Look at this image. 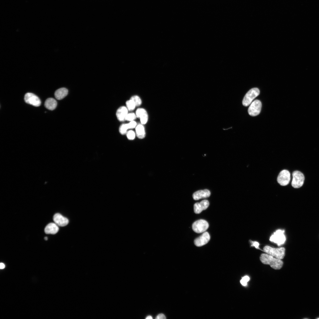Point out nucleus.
Here are the masks:
<instances>
[{
	"instance_id": "28",
	"label": "nucleus",
	"mask_w": 319,
	"mask_h": 319,
	"mask_svg": "<svg viewBox=\"0 0 319 319\" xmlns=\"http://www.w3.org/2000/svg\"><path fill=\"white\" fill-rule=\"evenodd\" d=\"M5 266L4 263H1L0 264V268L1 269H3L5 268Z\"/></svg>"
},
{
	"instance_id": "20",
	"label": "nucleus",
	"mask_w": 319,
	"mask_h": 319,
	"mask_svg": "<svg viewBox=\"0 0 319 319\" xmlns=\"http://www.w3.org/2000/svg\"><path fill=\"white\" fill-rule=\"evenodd\" d=\"M57 102L56 100L52 98H48L45 100L44 105L47 109L53 110L56 108Z\"/></svg>"
},
{
	"instance_id": "3",
	"label": "nucleus",
	"mask_w": 319,
	"mask_h": 319,
	"mask_svg": "<svg viewBox=\"0 0 319 319\" xmlns=\"http://www.w3.org/2000/svg\"><path fill=\"white\" fill-rule=\"evenodd\" d=\"M292 175L293 179L291 183L292 186L295 188H299L302 187L305 180V176L303 174L299 171L296 170L293 172Z\"/></svg>"
},
{
	"instance_id": "17",
	"label": "nucleus",
	"mask_w": 319,
	"mask_h": 319,
	"mask_svg": "<svg viewBox=\"0 0 319 319\" xmlns=\"http://www.w3.org/2000/svg\"><path fill=\"white\" fill-rule=\"evenodd\" d=\"M58 230V225L53 223L48 224L45 227L44 229L45 232L47 234H55L56 233Z\"/></svg>"
},
{
	"instance_id": "22",
	"label": "nucleus",
	"mask_w": 319,
	"mask_h": 319,
	"mask_svg": "<svg viewBox=\"0 0 319 319\" xmlns=\"http://www.w3.org/2000/svg\"><path fill=\"white\" fill-rule=\"evenodd\" d=\"M130 99L132 100L135 103L136 107L140 106L142 103L141 99L138 95H135L132 96L130 98Z\"/></svg>"
},
{
	"instance_id": "2",
	"label": "nucleus",
	"mask_w": 319,
	"mask_h": 319,
	"mask_svg": "<svg viewBox=\"0 0 319 319\" xmlns=\"http://www.w3.org/2000/svg\"><path fill=\"white\" fill-rule=\"evenodd\" d=\"M263 250L267 254L281 260L283 259L285 256V250L283 247L275 248L266 246L264 247Z\"/></svg>"
},
{
	"instance_id": "25",
	"label": "nucleus",
	"mask_w": 319,
	"mask_h": 319,
	"mask_svg": "<svg viewBox=\"0 0 319 319\" xmlns=\"http://www.w3.org/2000/svg\"><path fill=\"white\" fill-rule=\"evenodd\" d=\"M250 278L248 276H245L243 277L240 281L241 284L244 286H245L247 282L249 280Z\"/></svg>"
},
{
	"instance_id": "8",
	"label": "nucleus",
	"mask_w": 319,
	"mask_h": 319,
	"mask_svg": "<svg viewBox=\"0 0 319 319\" xmlns=\"http://www.w3.org/2000/svg\"><path fill=\"white\" fill-rule=\"evenodd\" d=\"M290 180V174L289 171L284 170L280 172L277 177L278 183L282 186H286L289 183Z\"/></svg>"
},
{
	"instance_id": "12",
	"label": "nucleus",
	"mask_w": 319,
	"mask_h": 319,
	"mask_svg": "<svg viewBox=\"0 0 319 319\" xmlns=\"http://www.w3.org/2000/svg\"><path fill=\"white\" fill-rule=\"evenodd\" d=\"M53 219L55 223L57 225L61 227L66 225L69 222L67 218L59 213L55 214L53 216Z\"/></svg>"
},
{
	"instance_id": "27",
	"label": "nucleus",
	"mask_w": 319,
	"mask_h": 319,
	"mask_svg": "<svg viewBox=\"0 0 319 319\" xmlns=\"http://www.w3.org/2000/svg\"><path fill=\"white\" fill-rule=\"evenodd\" d=\"M252 246L255 247L256 248H258L259 244L257 242H252Z\"/></svg>"
},
{
	"instance_id": "30",
	"label": "nucleus",
	"mask_w": 319,
	"mask_h": 319,
	"mask_svg": "<svg viewBox=\"0 0 319 319\" xmlns=\"http://www.w3.org/2000/svg\"><path fill=\"white\" fill-rule=\"evenodd\" d=\"M44 239H45V240H48V237H44Z\"/></svg>"
},
{
	"instance_id": "29",
	"label": "nucleus",
	"mask_w": 319,
	"mask_h": 319,
	"mask_svg": "<svg viewBox=\"0 0 319 319\" xmlns=\"http://www.w3.org/2000/svg\"><path fill=\"white\" fill-rule=\"evenodd\" d=\"M146 319H152V317L151 315H149L147 317Z\"/></svg>"
},
{
	"instance_id": "9",
	"label": "nucleus",
	"mask_w": 319,
	"mask_h": 319,
	"mask_svg": "<svg viewBox=\"0 0 319 319\" xmlns=\"http://www.w3.org/2000/svg\"><path fill=\"white\" fill-rule=\"evenodd\" d=\"M24 100L26 103L36 107L40 106L41 103L39 98L31 93H27L25 94Z\"/></svg>"
},
{
	"instance_id": "21",
	"label": "nucleus",
	"mask_w": 319,
	"mask_h": 319,
	"mask_svg": "<svg viewBox=\"0 0 319 319\" xmlns=\"http://www.w3.org/2000/svg\"><path fill=\"white\" fill-rule=\"evenodd\" d=\"M126 105L128 110L129 111L134 110L136 107L134 102L130 99L126 101Z\"/></svg>"
},
{
	"instance_id": "18",
	"label": "nucleus",
	"mask_w": 319,
	"mask_h": 319,
	"mask_svg": "<svg viewBox=\"0 0 319 319\" xmlns=\"http://www.w3.org/2000/svg\"><path fill=\"white\" fill-rule=\"evenodd\" d=\"M68 90L65 88H61L57 89L55 92L54 95L58 100H61L65 97L68 94Z\"/></svg>"
},
{
	"instance_id": "19",
	"label": "nucleus",
	"mask_w": 319,
	"mask_h": 319,
	"mask_svg": "<svg viewBox=\"0 0 319 319\" xmlns=\"http://www.w3.org/2000/svg\"><path fill=\"white\" fill-rule=\"evenodd\" d=\"M136 134L139 139L144 138L146 136L145 128L143 124H138L135 127Z\"/></svg>"
},
{
	"instance_id": "7",
	"label": "nucleus",
	"mask_w": 319,
	"mask_h": 319,
	"mask_svg": "<svg viewBox=\"0 0 319 319\" xmlns=\"http://www.w3.org/2000/svg\"><path fill=\"white\" fill-rule=\"evenodd\" d=\"M262 107V104L259 100H256L251 104L248 110L249 115L251 116H257L260 113Z\"/></svg>"
},
{
	"instance_id": "10",
	"label": "nucleus",
	"mask_w": 319,
	"mask_h": 319,
	"mask_svg": "<svg viewBox=\"0 0 319 319\" xmlns=\"http://www.w3.org/2000/svg\"><path fill=\"white\" fill-rule=\"evenodd\" d=\"M210 236L207 232H205L194 240L195 245L197 247H201L207 244L210 240Z\"/></svg>"
},
{
	"instance_id": "16",
	"label": "nucleus",
	"mask_w": 319,
	"mask_h": 319,
	"mask_svg": "<svg viewBox=\"0 0 319 319\" xmlns=\"http://www.w3.org/2000/svg\"><path fill=\"white\" fill-rule=\"evenodd\" d=\"M128 111L126 106H122L119 108L116 112V115L118 120L120 121L125 120L126 116L128 113Z\"/></svg>"
},
{
	"instance_id": "4",
	"label": "nucleus",
	"mask_w": 319,
	"mask_h": 319,
	"mask_svg": "<svg viewBox=\"0 0 319 319\" xmlns=\"http://www.w3.org/2000/svg\"><path fill=\"white\" fill-rule=\"evenodd\" d=\"M260 94V91L257 88H253L250 89L246 94L242 101L243 105L247 106L253 100L258 96Z\"/></svg>"
},
{
	"instance_id": "24",
	"label": "nucleus",
	"mask_w": 319,
	"mask_h": 319,
	"mask_svg": "<svg viewBox=\"0 0 319 319\" xmlns=\"http://www.w3.org/2000/svg\"><path fill=\"white\" fill-rule=\"evenodd\" d=\"M126 136L127 138L130 140L134 139L136 136V133L133 130H130L127 131Z\"/></svg>"
},
{
	"instance_id": "15",
	"label": "nucleus",
	"mask_w": 319,
	"mask_h": 319,
	"mask_svg": "<svg viewBox=\"0 0 319 319\" xmlns=\"http://www.w3.org/2000/svg\"><path fill=\"white\" fill-rule=\"evenodd\" d=\"M136 126L137 123L134 121H130L128 123L123 124L119 128V132L122 135L125 134H126L128 130L135 128Z\"/></svg>"
},
{
	"instance_id": "13",
	"label": "nucleus",
	"mask_w": 319,
	"mask_h": 319,
	"mask_svg": "<svg viewBox=\"0 0 319 319\" xmlns=\"http://www.w3.org/2000/svg\"><path fill=\"white\" fill-rule=\"evenodd\" d=\"M209 205V201L206 200H202L199 203H196L194 205V210L195 213L198 214L203 210L206 209Z\"/></svg>"
},
{
	"instance_id": "11",
	"label": "nucleus",
	"mask_w": 319,
	"mask_h": 319,
	"mask_svg": "<svg viewBox=\"0 0 319 319\" xmlns=\"http://www.w3.org/2000/svg\"><path fill=\"white\" fill-rule=\"evenodd\" d=\"M136 117L140 119L141 123L144 125L147 123L148 119V115L147 111L144 108H139L136 112Z\"/></svg>"
},
{
	"instance_id": "23",
	"label": "nucleus",
	"mask_w": 319,
	"mask_h": 319,
	"mask_svg": "<svg viewBox=\"0 0 319 319\" xmlns=\"http://www.w3.org/2000/svg\"><path fill=\"white\" fill-rule=\"evenodd\" d=\"M136 118V113H128L126 116L125 120L130 121H134Z\"/></svg>"
},
{
	"instance_id": "6",
	"label": "nucleus",
	"mask_w": 319,
	"mask_h": 319,
	"mask_svg": "<svg viewBox=\"0 0 319 319\" xmlns=\"http://www.w3.org/2000/svg\"><path fill=\"white\" fill-rule=\"evenodd\" d=\"M208 222L204 219H199L195 222L192 224V228L195 232L200 233L205 231L208 228Z\"/></svg>"
},
{
	"instance_id": "5",
	"label": "nucleus",
	"mask_w": 319,
	"mask_h": 319,
	"mask_svg": "<svg viewBox=\"0 0 319 319\" xmlns=\"http://www.w3.org/2000/svg\"><path fill=\"white\" fill-rule=\"evenodd\" d=\"M284 232V230H277L271 236L270 240L276 243L278 246L283 245L286 240Z\"/></svg>"
},
{
	"instance_id": "14",
	"label": "nucleus",
	"mask_w": 319,
	"mask_h": 319,
	"mask_svg": "<svg viewBox=\"0 0 319 319\" xmlns=\"http://www.w3.org/2000/svg\"><path fill=\"white\" fill-rule=\"evenodd\" d=\"M210 195V191L206 189L195 192L193 195V197L194 200H197L200 199L208 198Z\"/></svg>"
},
{
	"instance_id": "31",
	"label": "nucleus",
	"mask_w": 319,
	"mask_h": 319,
	"mask_svg": "<svg viewBox=\"0 0 319 319\" xmlns=\"http://www.w3.org/2000/svg\"><path fill=\"white\" fill-rule=\"evenodd\" d=\"M318 318V319H319V318Z\"/></svg>"
},
{
	"instance_id": "1",
	"label": "nucleus",
	"mask_w": 319,
	"mask_h": 319,
	"mask_svg": "<svg viewBox=\"0 0 319 319\" xmlns=\"http://www.w3.org/2000/svg\"><path fill=\"white\" fill-rule=\"evenodd\" d=\"M260 260L263 264L269 265L275 269H281L283 264V262L281 259L267 253L262 254L260 257Z\"/></svg>"
},
{
	"instance_id": "26",
	"label": "nucleus",
	"mask_w": 319,
	"mask_h": 319,
	"mask_svg": "<svg viewBox=\"0 0 319 319\" xmlns=\"http://www.w3.org/2000/svg\"><path fill=\"white\" fill-rule=\"evenodd\" d=\"M156 319H166V317L165 315L162 313H161L158 314L156 317Z\"/></svg>"
}]
</instances>
